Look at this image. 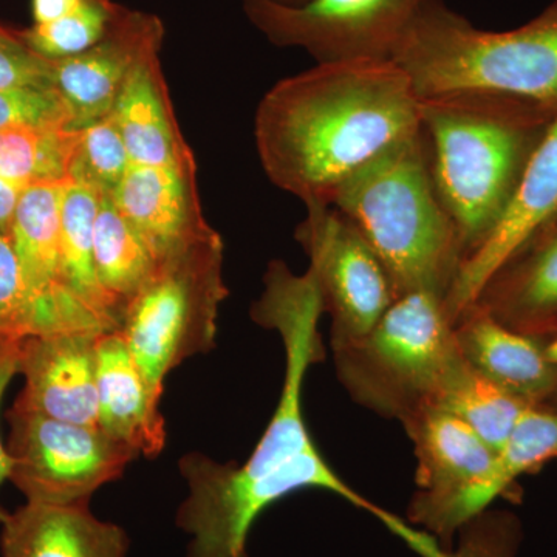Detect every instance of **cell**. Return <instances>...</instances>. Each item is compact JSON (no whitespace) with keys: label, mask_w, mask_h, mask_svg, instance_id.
Instances as JSON below:
<instances>
[{"label":"cell","mask_w":557,"mask_h":557,"mask_svg":"<svg viewBox=\"0 0 557 557\" xmlns=\"http://www.w3.org/2000/svg\"><path fill=\"white\" fill-rule=\"evenodd\" d=\"M263 284L251 317L281 336L285 351L281 398L245 463L222 465L200 453L180 460L188 497L180 505L177 525L190 537L188 557H247L256 520L271 505L302 490L327 491L376 519L386 509L330 467L307 428L304 383L311 366L325 357L319 335L324 307L313 271L295 274L282 260H271Z\"/></svg>","instance_id":"6da1fadb"},{"label":"cell","mask_w":557,"mask_h":557,"mask_svg":"<svg viewBox=\"0 0 557 557\" xmlns=\"http://www.w3.org/2000/svg\"><path fill=\"white\" fill-rule=\"evenodd\" d=\"M420 126V100L394 61L327 62L263 95L255 138L274 186L329 208L354 172Z\"/></svg>","instance_id":"7a4b0ae2"},{"label":"cell","mask_w":557,"mask_h":557,"mask_svg":"<svg viewBox=\"0 0 557 557\" xmlns=\"http://www.w3.org/2000/svg\"><path fill=\"white\" fill-rule=\"evenodd\" d=\"M556 116L557 109L541 102L486 91L420 100L435 188L454 220L465 260L504 219Z\"/></svg>","instance_id":"3957f363"},{"label":"cell","mask_w":557,"mask_h":557,"mask_svg":"<svg viewBox=\"0 0 557 557\" xmlns=\"http://www.w3.org/2000/svg\"><path fill=\"white\" fill-rule=\"evenodd\" d=\"M330 207L361 231L386 267L395 295L435 293L446 299L465 255L432 174L423 126L392 143L350 175Z\"/></svg>","instance_id":"277c9868"},{"label":"cell","mask_w":557,"mask_h":557,"mask_svg":"<svg viewBox=\"0 0 557 557\" xmlns=\"http://www.w3.org/2000/svg\"><path fill=\"white\" fill-rule=\"evenodd\" d=\"M392 61L405 70L418 100L486 91L557 109V0L508 32H487L449 9L429 5Z\"/></svg>","instance_id":"5b68a950"},{"label":"cell","mask_w":557,"mask_h":557,"mask_svg":"<svg viewBox=\"0 0 557 557\" xmlns=\"http://www.w3.org/2000/svg\"><path fill=\"white\" fill-rule=\"evenodd\" d=\"M333 359L355 403L401 424L440 408L468 364L445 298L429 292L399 296L366 335L333 348Z\"/></svg>","instance_id":"8992f818"},{"label":"cell","mask_w":557,"mask_h":557,"mask_svg":"<svg viewBox=\"0 0 557 557\" xmlns=\"http://www.w3.org/2000/svg\"><path fill=\"white\" fill-rule=\"evenodd\" d=\"M223 252L215 230L180 248L161 260L121 314L120 335L159 408L170 372L214 347L220 307L230 295Z\"/></svg>","instance_id":"52a82bcc"},{"label":"cell","mask_w":557,"mask_h":557,"mask_svg":"<svg viewBox=\"0 0 557 557\" xmlns=\"http://www.w3.org/2000/svg\"><path fill=\"white\" fill-rule=\"evenodd\" d=\"M7 418L9 480L33 504L89 505L95 491L120 479L138 457L100 426L54 420L14 405Z\"/></svg>","instance_id":"ba28073f"},{"label":"cell","mask_w":557,"mask_h":557,"mask_svg":"<svg viewBox=\"0 0 557 557\" xmlns=\"http://www.w3.org/2000/svg\"><path fill=\"white\" fill-rule=\"evenodd\" d=\"M437 0H309L285 7L244 0L256 30L281 49L307 51L317 64L392 61L418 16Z\"/></svg>","instance_id":"9c48e42d"},{"label":"cell","mask_w":557,"mask_h":557,"mask_svg":"<svg viewBox=\"0 0 557 557\" xmlns=\"http://www.w3.org/2000/svg\"><path fill=\"white\" fill-rule=\"evenodd\" d=\"M401 426L417 457V491L406 520L453 547L460 528L491 508L485 486L497 453L442 408L421 410Z\"/></svg>","instance_id":"30bf717a"},{"label":"cell","mask_w":557,"mask_h":557,"mask_svg":"<svg viewBox=\"0 0 557 557\" xmlns=\"http://www.w3.org/2000/svg\"><path fill=\"white\" fill-rule=\"evenodd\" d=\"M296 237L330 317L332 348L361 338L397 299L386 267L357 225L332 207L307 209Z\"/></svg>","instance_id":"8fae6325"},{"label":"cell","mask_w":557,"mask_h":557,"mask_svg":"<svg viewBox=\"0 0 557 557\" xmlns=\"http://www.w3.org/2000/svg\"><path fill=\"white\" fill-rule=\"evenodd\" d=\"M62 185L64 182L27 186L22 190L11 225L10 239L35 302L39 335L112 332L81 306L65 281L61 249Z\"/></svg>","instance_id":"7c38bea8"},{"label":"cell","mask_w":557,"mask_h":557,"mask_svg":"<svg viewBox=\"0 0 557 557\" xmlns=\"http://www.w3.org/2000/svg\"><path fill=\"white\" fill-rule=\"evenodd\" d=\"M164 25L159 16L121 5L108 33L90 49L51 61L53 86L81 131L112 113L124 83L146 54L161 51Z\"/></svg>","instance_id":"4fadbf2b"},{"label":"cell","mask_w":557,"mask_h":557,"mask_svg":"<svg viewBox=\"0 0 557 557\" xmlns=\"http://www.w3.org/2000/svg\"><path fill=\"white\" fill-rule=\"evenodd\" d=\"M557 220V116L541 145L534 150L520 180L515 199L490 239L463 263L448 296L446 313L450 322L478 300L487 278L539 231Z\"/></svg>","instance_id":"5bb4252c"},{"label":"cell","mask_w":557,"mask_h":557,"mask_svg":"<svg viewBox=\"0 0 557 557\" xmlns=\"http://www.w3.org/2000/svg\"><path fill=\"white\" fill-rule=\"evenodd\" d=\"M100 335L64 332L22 339L20 373L24 388L14 406L67 423L98 426Z\"/></svg>","instance_id":"9a60e30c"},{"label":"cell","mask_w":557,"mask_h":557,"mask_svg":"<svg viewBox=\"0 0 557 557\" xmlns=\"http://www.w3.org/2000/svg\"><path fill=\"white\" fill-rule=\"evenodd\" d=\"M110 197L146 242L157 263L214 230L201 211L197 163L131 164Z\"/></svg>","instance_id":"2e32d148"},{"label":"cell","mask_w":557,"mask_h":557,"mask_svg":"<svg viewBox=\"0 0 557 557\" xmlns=\"http://www.w3.org/2000/svg\"><path fill=\"white\" fill-rule=\"evenodd\" d=\"M454 333L465 361L491 383L531 406H547L555 397L557 338L515 332L479 304L457 318Z\"/></svg>","instance_id":"e0dca14e"},{"label":"cell","mask_w":557,"mask_h":557,"mask_svg":"<svg viewBox=\"0 0 557 557\" xmlns=\"http://www.w3.org/2000/svg\"><path fill=\"white\" fill-rule=\"evenodd\" d=\"M474 304L515 332L557 338V220L487 278Z\"/></svg>","instance_id":"ac0fdd59"},{"label":"cell","mask_w":557,"mask_h":557,"mask_svg":"<svg viewBox=\"0 0 557 557\" xmlns=\"http://www.w3.org/2000/svg\"><path fill=\"white\" fill-rule=\"evenodd\" d=\"M2 557H127L129 537L89 505H22L2 523Z\"/></svg>","instance_id":"d6986e66"},{"label":"cell","mask_w":557,"mask_h":557,"mask_svg":"<svg viewBox=\"0 0 557 557\" xmlns=\"http://www.w3.org/2000/svg\"><path fill=\"white\" fill-rule=\"evenodd\" d=\"M160 53L146 54L135 65L112 115L123 135L131 164L186 166L196 163V157L175 119Z\"/></svg>","instance_id":"ffe728a7"},{"label":"cell","mask_w":557,"mask_h":557,"mask_svg":"<svg viewBox=\"0 0 557 557\" xmlns=\"http://www.w3.org/2000/svg\"><path fill=\"white\" fill-rule=\"evenodd\" d=\"M97 391L98 426L138 456H159L166 442L164 418L120 332L98 338Z\"/></svg>","instance_id":"44dd1931"},{"label":"cell","mask_w":557,"mask_h":557,"mask_svg":"<svg viewBox=\"0 0 557 557\" xmlns=\"http://www.w3.org/2000/svg\"><path fill=\"white\" fill-rule=\"evenodd\" d=\"M101 194L84 183L65 180L61 196V249L65 281L81 306L119 332L121 311L98 282L94 262L95 219Z\"/></svg>","instance_id":"7402d4cb"},{"label":"cell","mask_w":557,"mask_h":557,"mask_svg":"<svg viewBox=\"0 0 557 557\" xmlns=\"http://www.w3.org/2000/svg\"><path fill=\"white\" fill-rule=\"evenodd\" d=\"M94 262L101 288L121 314L159 265L146 242L106 194H101L95 219Z\"/></svg>","instance_id":"603a6c76"},{"label":"cell","mask_w":557,"mask_h":557,"mask_svg":"<svg viewBox=\"0 0 557 557\" xmlns=\"http://www.w3.org/2000/svg\"><path fill=\"white\" fill-rule=\"evenodd\" d=\"M380 522L420 557H519L523 541L519 516L493 507L461 527L453 547H445L432 534L387 509Z\"/></svg>","instance_id":"cb8c5ba5"},{"label":"cell","mask_w":557,"mask_h":557,"mask_svg":"<svg viewBox=\"0 0 557 557\" xmlns=\"http://www.w3.org/2000/svg\"><path fill=\"white\" fill-rule=\"evenodd\" d=\"M79 131L11 127L0 131V177L27 186L69 180Z\"/></svg>","instance_id":"d4e9b609"},{"label":"cell","mask_w":557,"mask_h":557,"mask_svg":"<svg viewBox=\"0 0 557 557\" xmlns=\"http://www.w3.org/2000/svg\"><path fill=\"white\" fill-rule=\"evenodd\" d=\"M440 408L463 420L498 453L507 443L519 418L533 406L491 383L468 364L449 388Z\"/></svg>","instance_id":"484cf974"},{"label":"cell","mask_w":557,"mask_h":557,"mask_svg":"<svg viewBox=\"0 0 557 557\" xmlns=\"http://www.w3.org/2000/svg\"><path fill=\"white\" fill-rule=\"evenodd\" d=\"M557 461V409L533 406L527 409L498 450L485 486L487 504L507 493L516 480Z\"/></svg>","instance_id":"4316f807"},{"label":"cell","mask_w":557,"mask_h":557,"mask_svg":"<svg viewBox=\"0 0 557 557\" xmlns=\"http://www.w3.org/2000/svg\"><path fill=\"white\" fill-rule=\"evenodd\" d=\"M113 0H81L75 10L49 24H33L22 30V39L46 60L76 57L108 33L120 11Z\"/></svg>","instance_id":"83f0119b"},{"label":"cell","mask_w":557,"mask_h":557,"mask_svg":"<svg viewBox=\"0 0 557 557\" xmlns=\"http://www.w3.org/2000/svg\"><path fill=\"white\" fill-rule=\"evenodd\" d=\"M129 153L112 113L79 131L70 180L112 196L127 168Z\"/></svg>","instance_id":"f1b7e54d"},{"label":"cell","mask_w":557,"mask_h":557,"mask_svg":"<svg viewBox=\"0 0 557 557\" xmlns=\"http://www.w3.org/2000/svg\"><path fill=\"white\" fill-rule=\"evenodd\" d=\"M39 335L33 302L13 242L0 233V338L22 341Z\"/></svg>","instance_id":"f546056e"},{"label":"cell","mask_w":557,"mask_h":557,"mask_svg":"<svg viewBox=\"0 0 557 557\" xmlns=\"http://www.w3.org/2000/svg\"><path fill=\"white\" fill-rule=\"evenodd\" d=\"M11 127H70V113L54 87L0 89V131ZM73 131V129H72Z\"/></svg>","instance_id":"4dcf8cb0"},{"label":"cell","mask_w":557,"mask_h":557,"mask_svg":"<svg viewBox=\"0 0 557 557\" xmlns=\"http://www.w3.org/2000/svg\"><path fill=\"white\" fill-rule=\"evenodd\" d=\"M54 87L51 61L33 51L21 32L0 24V89Z\"/></svg>","instance_id":"1f68e13d"},{"label":"cell","mask_w":557,"mask_h":557,"mask_svg":"<svg viewBox=\"0 0 557 557\" xmlns=\"http://www.w3.org/2000/svg\"><path fill=\"white\" fill-rule=\"evenodd\" d=\"M21 343L22 341L0 338V405L11 380L20 373ZM9 453L0 438V485L9 479ZM9 515L10 512L0 505V525L5 522Z\"/></svg>","instance_id":"d6a6232c"},{"label":"cell","mask_w":557,"mask_h":557,"mask_svg":"<svg viewBox=\"0 0 557 557\" xmlns=\"http://www.w3.org/2000/svg\"><path fill=\"white\" fill-rule=\"evenodd\" d=\"M24 189V186L0 177V233L5 234V236H10L17 203H20L21 194Z\"/></svg>","instance_id":"836d02e7"},{"label":"cell","mask_w":557,"mask_h":557,"mask_svg":"<svg viewBox=\"0 0 557 557\" xmlns=\"http://www.w3.org/2000/svg\"><path fill=\"white\" fill-rule=\"evenodd\" d=\"M81 0H32L35 24H49L69 14L79 5Z\"/></svg>","instance_id":"e575fe53"},{"label":"cell","mask_w":557,"mask_h":557,"mask_svg":"<svg viewBox=\"0 0 557 557\" xmlns=\"http://www.w3.org/2000/svg\"><path fill=\"white\" fill-rule=\"evenodd\" d=\"M270 2L278 3V5L285 7H300L304 3L309 2V0H270Z\"/></svg>","instance_id":"d590c367"},{"label":"cell","mask_w":557,"mask_h":557,"mask_svg":"<svg viewBox=\"0 0 557 557\" xmlns=\"http://www.w3.org/2000/svg\"><path fill=\"white\" fill-rule=\"evenodd\" d=\"M549 408H555L557 409V391H556V394H555V397H553L552 399H549V403L548 405Z\"/></svg>","instance_id":"8d00e7d4"}]
</instances>
